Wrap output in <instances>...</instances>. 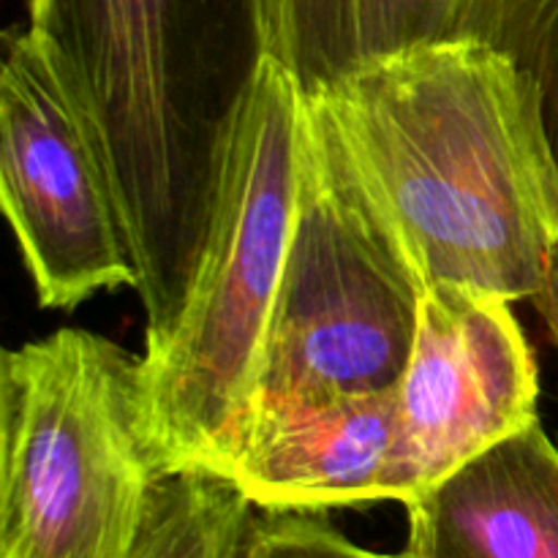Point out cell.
<instances>
[{
	"instance_id": "obj_1",
	"label": "cell",
	"mask_w": 558,
	"mask_h": 558,
	"mask_svg": "<svg viewBox=\"0 0 558 558\" xmlns=\"http://www.w3.org/2000/svg\"><path fill=\"white\" fill-rule=\"evenodd\" d=\"M311 131L420 292L534 300L558 158L526 71L480 38L414 44L305 93Z\"/></svg>"
},
{
	"instance_id": "obj_2",
	"label": "cell",
	"mask_w": 558,
	"mask_h": 558,
	"mask_svg": "<svg viewBox=\"0 0 558 558\" xmlns=\"http://www.w3.org/2000/svg\"><path fill=\"white\" fill-rule=\"evenodd\" d=\"M123 218L142 298L183 294L216 158L262 58L256 0H27Z\"/></svg>"
},
{
	"instance_id": "obj_3",
	"label": "cell",
	"mask_w": 558,
	"mask_h": 558,
	"mask_svg": "<svg viewBox=\"0 0 558 558\" xmlns=\"http://www.w3.org/2000/svg\"><path fill=\"white\" fill-rule=\"evenodd\" d=\"M303 140L305 90L262 54L223 131L183 303L142 354L147 428L167 474H223L243 434L298 216Z\"/></svg>"
},
{
	"instance_id": "obj_4",
	"label": "cell",
	"mask_w": 558,
	"mask_h": 558,
	"mask_svg": "<svg viewBox=\"0 0 558 558\" xmlns=\"http://www.w3.org/2000/svg\"><path fill=\"white\" fill-rule=\"evenodd\" d=\"M167 477L142 357L63 327L0 360V558H131Z\"/></svg>"
},
{
	"instance_id": "obj_5",
	"label": "cell",
	"mask_w": 558,
	"mask_h": 558,
	"mask_svg": "<svg viewBox=\"0 0 558 558\" xmlns=\"http://www.w3.org/2000/svg\"><path fill=\"white\" fill-rule=\"evenodd\" d=\"M420 300V287L338 178L305 114L298 216L248 417L398 390L417 336Z\"/></svg>"
},
{
	"instance_id": "obj_6",
	"label": "cell",
	"mask_w": 558,
	"mask_h": 558,
	"mask_svg": "<svg viewBox=\"0 0 558 558\" xmlns=\"http://www.w3.org/2000/svg\"><path fill=\"white\" fill-rule=\"evenodd\" d=\"M0 199L41 308L71 311L104 289H136L107 169L27 27L5 33Z\"/></svg>"
},
{
	"instance_id": "obj_7",
	"label": "cell",
	"mask_w": 558,
	"mask_h": 558,
	"mask_svg": "<svg viewBox=\"0 0 558 558\" xmlns=\"http://www.w3.org/2000/svg\"><path fill=\"white\" fill-rule=\"evenodd\" d=\"M537 360L510 303L456 283L425 289L398 387L420 488L537 423Z\"/></svg>"
},
{
	"instance_id": "obj_8",
	"label": "cell",
	"mask_w": 558,
	"mask_h": 558,
	"mask_svg": "<svg viewBox=\"0 0 558 558\" xmlns=\"http://www.w3.org/2000/svg\"><path fill=\"white\" fill-rule=\"evenodd\" d=\"M223 477L259 510L407 505L423 490L403 441L398 390L254 412Z\"/></svg>"
},
{
	"instance_id": "obj_9",
	"label": "cell",
	"mask_w": 558,
	"mask_h": 558,
	"mask_svg": "<svg viewBox=\"0 0 558 558\" xmlns=\"http://www.w3.org/2000/svg\"><path fill=\"white\" fill-rule=\"evenodd\" d=\"M403 558H558V445L543 423L407 501Z\"/></svg>"
},
{
	"instance_id": "obj_10",
	"label": "cell",
	"mask_w": 558,
	"mask_h": 558,
	"mask_svg": "<svg viewBox=\"0 0 558 558\" xmlns=\"http://www.w3.org/2000/svg\"><path fill=\"white\" fill-rule=\"evenodd\" d=\"M505 0H256L262 54L305 93L414 44L488 41Z\"/></svg>"
},
{
	"instance_id": "obj_11",
	"label": "cell",
	"mask_w": 558,
	"mask_h": 558,
	"mask_svg": "<svg viewBox=\"0 0 558 558\" xmlns=\"http://www.w3.org/2000/svg\"><path fill=\"white\" fill-rule=\"evenodd\" d=\"M251 507L210 469L167 474L153 488L131 558H240Z\"/></svg>"
},
{
	"instance_id": "obj_12",
	"label": "cell",
	"mask_w": 558,
	"mask_h": 558,
	"mask_svg": "<svg viewBox=\"0 0 558 558\" xmlns=\"http://www.w3.org/2000/svg\"><path fill=\"white\" fill-rule=\"evenodd\" d=\"M488 44L534 80L558 158V0H505Z\"/></svg>"
},
{
	"instance_id": "obj_13",
	"label": "cell",
	"mask_w": 558,
	"mask_h": 558,
	"mask_svg": "<svg viewBox=\"0 0 558 558\" xmlns=\"http://www.w3.org/2000/svg\"><path fill=\"white\" fill-rule=\"evenodd\" d=\"M240 558H398L365 550L316 512L262 510L251 518Z\"/></svg>"
},
{
	"instance_id": "obj_14",
	"label": "cell",
	"mask_w": 558,
	"mask_h": 558,
	"mask_svg": "<svg viewBox=\"0 0 558 558\" xmlns=\"http://www.w3.org/2000/svg\"><path fill=\"white\" fill-rule=\"evenodd\" d=\"M532 303H534V308L539 311V316H543L545 327H548L550 338H554V343L558 349V240H556L554 251H550L543 289H539V294L532 300Z\"/></svg>"
},
{
	"instance_id": "obj_15",
	"label": "cell",
	"mask_w": 558,
	"mask_h": 558,
	"mask_svg": "<svg viewBox=\"0 0 558 558\" xmlns=\"http://www.w3.org/2000/svg\"><path fill=\"white\" fill-rule=\"evenodd\" d=\"M398 558H403V556H401V554H398Z\"/></svg>"
}]
</instances>
